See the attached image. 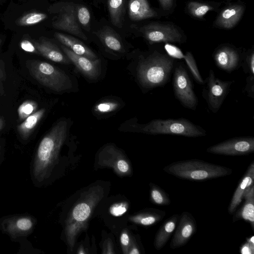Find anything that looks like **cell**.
Wrapping results in <instances>:
<instances>
[{"instance_id":"cell-1","label":"cell","mask_w":254,"mask_h":254,"mask_svg":"<svg viewBox=\"0 0 254 254\" xmlns=\"http://www.w3.org/2000/svg\"><path fill=\"white\" fill-rule=\"evenodd\" d=\"M68 123L58 122L41 140L34 158L33 174L38 182L48 179L56 164L67 136Z\"/></svg>"},{"instance_id":"cell-2","label":"cell","mask_w":254,"mask_h":254,"mask_svg":"<svg viewBox=\"0 0 254 254\" xmlns=\"http://www.w3.org/2000/svg\"><path fill=\"white\" fill-rule=\"evenodd\" d=\"M175 64L174 58L157 50L140 56L136 66L139 84L146 91L164 86L168 82Z\"/></svg>"},{"instance_id":"cell-3","label":"cell","mask_w":254,"mask_h":254,"mask_svg":"<svg viewBox=\"0 0 254 254\" xmlns=\"http://www.w3.org/2000/svg\"><path fill=\"white\" fill-rule=\"evenodd\" d=\"M103 189L94 186L84 192L80 199L71 209L65 221L64 233L71 251L78 235L85 230L87 222L98 202L104 196Z\"/></svg>"},{"instance_id":"cell-4","label":"cell","mask_w":254,"mask_h":254,"mask_svg":"<svg viewBox=\"0 0 254 254\" xmlns=\"http://www.w3.org/2000/svg\"><path fill=\"white\" fill-rule=\"evenodd\" d=\"M163 170L179 179L190 181H204L231 175L232 170L228 167L192 159L173 162Z\"/></svg>"},{"instance_id":"cell-5","label":"cell","mask_w":254,"mask_h":254,"mask_svg":"<svg viewBox=\"0 0 254 254\" xmlns=\"http://www.w3.org/2000/svg\"><path fill=\"white\" fill-rule=\"evenodd\" d=\"M135 127L136 131L152 134H173L189 137L204 136L206 131L188 119H155Z\"/></svg>"},{"instance_id":"cell-6","label":"cell","mask_w":254,"mask_h":254,"mask_svg":"<svg viewBox=\"0 0 254 254\" xmlns=\"http://www.w3.org/2000/svg\"><path fill=\"white\" fill-rule=\"evenodd\" d=\"M26 65L30 74L39 83L57 92L69 90L72 88L69 77L61 69L44 61L29 60Z\"/></svg>"},{"instance_id":"cell-7","label":"cell","mask_w":254,"mask_h":254,"mask_svg":"<svg viewBox=\"0 0 254 254\" xmlns=\"http://www.w3.org/2000/svg\"><path fill=\"white\" fill-rule=\"evenodd\" d=\"M77 5L70 2H60L53 4L49 8L51 13L56 14L52 23V26L55 29L87 40V37L82 31L77 20Z\"/></svg>"},{"instance_id":"cell-8","label":"cell","mask_w":254,"mask_h":254,"mask_svg":"<svg viewBox=\"0 0 254 254\" xmlns=\"http://www.w3.org/2000/svg\"><path fill=\"white\" fill-rule=\"evenodd\" d=\"M172 74L173 91L176 98L185 108L195 110L198 100L184 64L175 63Z\"/></svg>"},{"instance_id":"cell-9","label":"cell","mask_w":254,"mask_h":254,"mask_svg":"<svg viewBox=\"0 0 254 254\" xmlns=\"http://www.w3.org/2000/svg\"><path fill=\"white\" fill-rule=\"evenodd\" d=\"M233 82V80L222 81L215 76L212 69L209 70L207 77L202 84V96L212 113H216L219 111Z\"/></svg>"},{"instance_id":"cell-10","label":"cell","mask_w":254,"mask_h":254,"mask_svg":"<svg viewBox=\"0 0 254 254\" xmlns=\"http://www.w3.org/2000/svg\"><path fill=\"white\" fill-rule=\"evenodd\" d=\"M144 38L151 44L158 43H183L184 36L174 25L159 22L145 25L139 29Z\"/></svg>"},{"instance_id":"cell-11","label":"cell","mask_w":254,"mask_h":254,"mask_svg":"<svg viewBox=\"0 0 254 254\" xmlns=\"http://www.w3.org/2000/svg\"><path fill=\"white\" fill-rule=\"evenodd\" d=\"M206 152L227 156L248 155L254 152V137L243 136L230 138L209 147Z\"/></svg>"},{"instance_id":"cell-12","label":"cell","mask_w":254,"mask_h":254,"mask_svg":"<svg viewBox=\"0 0 254 254\" xmlns=\"http://www.w3.org/2000/svg\"><path fill=\"white\" fill-rule=\"evenodd\" d=\"M177 224L170 244V247L172 249L185 246L197 230L196 220L188 211H184L179 215Z\"/></svg>"},{"instance_id":"cell-13","label":"cell","mask_w":254,"mask_h":254,"mask_svg":"<svg viewBox=\"0 0 254 254\" xmlns=\"http://www.w3.org/2000/svg\"><path fill=\"white\" fill-rule=\"evenodd\" d=\"M212 57L216 66L225 71L231 72L241 67L242 56L238 50L230 46L218 48Z\"/></svg>"},{"instance_id":"cell-14","label":"cell","mask_w":254,"mask_h":254,"mask_svg":"<svg viewBox=\"0 0 254 254\" xmlns=\"http://www.w3.org/2000/svg\"><path fill=\"white\" fill-rule=\"evenodd\" d=\"M61 48L70 61L85 76L91 79H97L99 76L101 72L100 60H93L77 55L63 45Z\"/></svg>"},{"instance_id":"cell-15","label":"cell","mask_w":254,"mask_h":254,"mask_svg":"<svg viewBox=\"0 0 254 254\" xmlns=\"http://www.w3.org/2000/svg\"><path fill=\"white\" fill-rule=\"evenodd\" d=\"M35 221L28 216H13L4 220L1 224L3 230L12 238L26 236L34 228Z\"/></svg>"},{"instance_id":"cell-16","label":"cell","mask_w":254,"mask_h":254,"mask_svg":"<svg viewBox=\"0 0 254 254\" xmlns=\"http://www.w3.org/2000/svg\"><path fill=\"white\" fill-rule=\"evenodd\" d=\"M254 162L248 167L245 174L238 183L228 207L229 214H233L243 199L246 190L254 185Z\"/></svg>"},{"instance_id":"cell-17","label":"cell","mask_w":254,"mask_h":254,"mask_svg":"<svg viewBox=\"0 0 254 254\" xmlns=\"http://www.w3.org/2000/svg\"><path fill=\"white\" fill-rule=\"evenodd\" d=\"M33 43L39 55L46 58L61 64H69L70 63L68 58L59 47L47 39L41 37L38 40H33Z\"/></svg>"},{"instance_id":"cell-18","label":"cell","mask_w":254,"mask_h":254,"mask_svg":"<svg viewBox=\"0 0 254 254\" xmlns=\"http://www.w3.org/2000/svg\"><path fill=\"white\" fill-rule=\"evenodd\" d=\"M245 10L242 4H234L224 8L217 16L214 24L218 27L229 29L233 28L241 18Z\"/></svg>"},{"instance_id":"cell-19","label":"cell","mask_w":254,"mask_h":254,"mask_svg":"<svg viewBox=\"0 0 254 254\" xmlns=\"http://www.w3.org/2000/svg\"><path fill=\"white\" fill-rule=\"evenodd\" d=\"M242 206L233 213L232 222L244 220L250 223L254 230V185L249 187L243 195Z\"/></svg>"},{"instance_id":"cell-20","label":"cell","mask_w":254,"mask_h":254,"mask_svg":"<svg viewBox=\"0 0 254 254\" xmlns=\"http://www.w3.org/2000/svg\"><path fill=\"white\" fill-rule=\"evenodd\" d=\"M54 36L63 45L70 49L75 54L86 57L93 60L98 59L96 55L78 39L70 35L59 32L55 33Z\"/></svg>"},{"instance_id":"cell-21","label":"cell","mask_w":254,"mask_h":254,"mask_svg":"<svg viewBox=\"0 0 254 254\" xmlns=\"http://www.w3.org/2000/svg\"><path fill=\"white\" fill-rule=\"evenodd\" d=\"M128 16L133 21H138L157 16V12L152 8L147 0H129Z\"/></svg>"},{"instance_id":"cell-22","label":"cell","mask_w":254,"mask_h":254,"mask_svg":"<svg viewBox=\"0 0 254 254\" xmlns=\"http://www.w3.org/2000/svg\"><path fill=\"white\" fill-rule=\"evenodd\" d=\"M165 49L167 53L172 58L184 59L196 82L201 85L203 84L204 79L200 74L195 60L191 52H187L184 55L178 48L168 44L165 45Z\"/></svg>"},{"instance_id":"cell-23","label":"cell","mask_w":254,"mask_h":254,"mask_svg":"<svg viewBox=\"0 0 254 254\" xmlns=\"http://www.w3.org/2000/svg\"><path fill=\"white\" fill-rule=\"evenodd\" d=\"M179 215L174 214L166 220L156 233L154 247L158 251L161 250L166 244L176 227Z\"/></svg>"},{"instance_id":"cell-24","label":"cell","mask_w":254,"mask_h":254,"mask_svg":"<svg viewBox=\"0 0 254 254\" xmlns=\"http://www.w3.org/2000/svg\"><path fill=\"white\" fill-rule=\"evenodd\" d=\"M94 33L109 49L117 52L124 51L121 38L111 27L105 26Z\"/></svg>"},{"instance_id":"cell-25","label":"cell","mask_w":254,"mask_h":254,"mask_svg":"<svg viewBox=\"0 0 254 254\" xmlns=\"http://www.w3.org/2000/svg\"><path fill=\"white\" fill-rule=\"evenodd\" d=\"M165 211L155 208L146 209L131 217V221L143 226H150L161 221L166 216Z\"/></svg>"},{"instance_id":"cell-26","label":"cell","mask_w":254,"mask_h":254,"mask_svg":"<svg viewBox=\"0 0 254 254\" xmlns=\"http://www.w3.org/2000/svg\"><path fill=\"white\" fill-rule=\"evenodd\" d=\"M45 113L44 108L41 109L27 117L17 126L19 134L23 139H27L31 134L35 127L38 124Z\"/></svg>"},{"instance_id":"cell-27","label":"cell","mask_w":254,"mask_h":254,"mask_svg":"<svg viewBox=\"0 0 254 254\" xmlns=\"http://www.w3.org/2000/svg\"><path fill=\"white\" fill-rule=\"evenodd\" d=\"M126 0H108L110 17L113 25L121 27L123 21L124 5Z\"/></svg>"},{"instance_id":"cell-28","label":"cell","mask_w":254,"mask_h":254,"mask_svg":"<svg viewBox=\"0 0 254 254\" xmlns=\"http://www.w3.org/2000/svg\"><path fill=\"white\" fill-rule=\"evenodd\" d=\"M150 199L151 201L159 205L167 206L171 204L169 195L160 186L150 184Z\"/></svg>"},{"instance_id":"cell-29","label":"cell","mask_w":254,"mask_h":254,"mask_svg":"<svg viewBox=\"0 0 254 254\" xmlns=\"http://www.w3.org/2000/svg\"><path fill=\"white\" fill-rule=\"evenodd\" d=\"M187 8L189 12L193 17L201 18L214 7L211 5L203 2L195 1H190L188 3Z\"/></svg>"},{"instance_id":"cell-30","label":"cell","mask_w":254,"mask_h":254,"mask_svg":"<svg viewBox=\"0 0 254 254\" xmlns=\"http://www.w3.org/2000/svg\"><path fill=\"white\" fill-rule=\"evenodd\" d=\"M47 15L42 12H33L18 18L16 23L19 26H29L37 24L46 19Z\"/></svg>"},{"instance_id":"cell-31","label":"cell","mask_w":254,"mask_h":254,"mask_svg":"<svg viewBox=\"0 0 254 254\" xmlns=\"http://www.w3.org/2000/svg\"><path fill=\"white\" fill-rule=\"evenodd\" d=\"M38 105L37 103L32 100H27L23 102L17 110L19 119L20 120H25L27 117L35 112Z\"/></svg>"},{"instance_id":"cell-32","label":"cell","mask_w":254,"mask_h":254,"mask_svg":"<svg viewBox=\"0 0 254 254\" xmlns=\"http://www.w3.org/2000/svg\"><path fill=\"white\" fill-rule=\"evenodd\" d=\"M76 14L79 24L89 31L91 16L88 9L83 5H77Z\"/></svg>"},{"instance_id":"cell-33","label":"cell","mask_w":254,"mask_h":254,"mask_svg":"<svg viewBox=\"0 0 254 254\" xmlns=\"http://www.w3.org/2000/svg\"><path fill=\"white\" fill-rule=\"evenodd\" d=\"M241 67L245 73L254 75V50H252L244 56H242Z\"/></svg>"},{"instance_id":"cell-34","label":"cell","mask_w":254,"mask_h":254,"mask_svg":"<svg viewBox=\"0 0 254 254\" xmlns=\"http://www.w3.org/2000/svg\"><path fill=\"white\" fill-rule=\"evenodd\" d=\"M119 104L114 101H103L99 103L94 107V111L99 113H108L116 110Z\"/></svg>"},{"instance_id":"cell-35","label":"cell","mask_w":254,"mask_h":254,"mask_svg":"<svg viewBox=\"0 0 254 254\" xmlns=\"http://www.w3.org/2000/svg\"><path fill=\"white\" fill-rule=\"evenodd\" d=\"M240 252L242 254H254V236L247 238L246 242L240 248Z\"/></svg>"},{"instance_id":"cell-36","label":"cell","mask_w":254,"mask_h":254,"mask_svg":"<svg viewBox=\"0 0 254 254\" xmlns=\"http://www.w3.org/2000/svg\"><path fill=\"white\" fill-rule=\"evenodd\" d=\"M243 92L249 97L254 98V75H249L246 78V84L244 88Z\"/></svg>"},{"instance_id":"cell-37","label":"cell","mask_w":254,"mask_h":254,"mask_svg":"<svg viewBox=\"0 0 254 254\" xmlns=\"http://www.w3.org/2000/svg\"><path fill=\"white\" fill-rule=\"evenodd\" d=\"M127 208V206L125 203H116L111 207L110 211L113 215L119 216L126 212Z\"/></svg>"},{"instance_id":"cell-38","label":"cell","mask_w":254,"mask_h":254,"mask_svg":"<svg viewBox=\"0 0 254 254\" xmlns=\"http://www.w3.org/2000/svg\"><path fill=\"white\" fill-rule=\"evenodd\" d=\"M21 48L25 51L35 54H39L33 43L27 40H23L20 42Z\"/></svg>"},{"instance_id":"cell-39","label":"cell","mask_w":254,"mask_h":254,"mask_svg":"<svg viewBox=\"0 0 254 254\" xmlns=\"http://www.w3.org/2000/svg\"><path fill=\"white\" fill-rule=\"evenodd\" d=\"M121 244L122 246L123 252L125 254L128 253V250L129 247V237L126 232L122 233L120 237Z\"/></svg>"},{"instance_id":"cell-40","label":"cell","mask_w":254,"mask_h":254,"mask_svg":"<svg viewBox=\"0 0 254 254\" xmlns=\"http://www.w3.org/2000/svg\"><path fill=\"white\" fill-rule=\"evenodd\" d=\"M174 0H159L162 8L165 10H169L173 6Z\"/></svg>"},{"instance_id":"cell-41","label":"cell","mask_w":254,"mask_h":254,"mask_svg":"<svg viewBox=\"0 0 254 254\" xmlns=\"http://www.w3.org/2000/svg\"><path fill=\"white\" fill-rule=\"evenodd\" d=\"M5 75L4 63L2 60H0V83L5 79Z\"/></svg>"},{"instance_id":"cell-42","label":"cell","mask_w":254,"mask_h":254,"mask_svg":"<svg viewBox=\"0 0 254 254\" xmlns=\"http://www.w3.org/2000/svg\"><path fill=\"white\" fill-rule=\"evenodd\" d=\"M128 253L130 254H139L140 252L136 246L132 245L131 247V250Z\"/></svg>"},{"instance_id":"cell-43","label":"cell","mask_w":254,"mask_h":254,"mask_svg":"<svg viewBox=\"0 0 254 254\" xmlns=\"http://www.w3.org/2000/svg\"><path fill=\"white\" fill-rule=\"evenodd\" d=\"M106 247H105L104 250H106V251H105L104 253L110 254L111 253L110 251H111L114 253V252L112 251V247L111 242H108L106 245Z\"/></svg>"},{"instance_id":"cell-44","label":"cell","mask_w":254,"mask_h":254,"mask_svg":"<svg viewBox=\"0 0 254 254\" xmlns=\"http://www.w3.org/2000/svg\"><path fill=\"white\" fill-rule=\"evenodd\" d=\"M4 126V121L3 119L0 117V131L3 128Z\"/></svg>"},{"instance_id":"cell-45","label":"cell","mask_w":254,"mask_h":254,"mask_svg":"<svg viewBox=\"0 0 254 254\" xmlns=\"http://www.w3.org/2000/svg\"><path fill=\"white\" fill-rule=\"evenodd\" d=\"M0 155H1V146L0 145Z\"/></svg>"},{"instance_id":"cell-46","label":"cell","mask_w":254,"mask_h":254,"mask_svg":"<svg viewBox=\"0 0 254 254\" xmlns=\"http://www.w3.org/2000/svg\"><path fill=\"white\" fill-rule=\"evenodd\" d=\"M1 40L0 39V46L1 45Z\"/></svg>"}]
</instances>
